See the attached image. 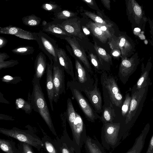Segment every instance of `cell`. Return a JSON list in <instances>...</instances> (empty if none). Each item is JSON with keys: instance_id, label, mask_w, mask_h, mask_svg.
<instances>
[{"instance_id": "cell-1", "label": "cell", "mask_w": 153, "mask_h": 153, "mask_svg": "<svg viewBox=\"0 0 153 153\" xmlns=\"http://www.w3.org/2000/svg\"><path fill=\"white\" fill-rule=\"evenodd\" d=\"M30 101L33 109L39 114L52 133L58 136L53 126L51 115L40 84V80L34 77Z\"/></svg>"}, {"instance_id": "cell-2", "label": "cell", "mask_w": 153, "mask_h": 153, "mask_svg": "<svg viewBox=\"0 0 153 153\" xmlns=\"http://www.w3.org/2000/svg\"><path fill=\"white\" fill-rule=\"evenodd\" d=\"M114 120L103 124L102 128V144L108 150L117 147L127 137L125 122H115Z\"/></svg>"}, {"instance_id": "cell-3", "label": "cell", "mask_w": 153, "mask_h": 153, "mask_svg": "<svg viewBox=\"0 0 153 153\" xmlns=\"http://www.w3.org/2000/svg\"><path fill=\"white\" fill-rule=\"evenodd\" d=\"M66 116L71 131L72 140L81 149L87 137L85 126L81 117L74 108L70 98L67 100Z\"/></svg>"}, {"instance_id": "cell-4", "label": "cell", "mask_w": 153, "mask_h": 153, "mask_svg": "<svg viewBox=\"0 0 153 153\" xmlns=\"http://www.w3.org/2000/svg\"><path fill=\"white\" fill-rule=\"evenodd\" d=\"M148 87L131 92L130 107L125 120L126 129L127 136L129 135L130 129L141 111L146 98Z\"/></svg>"}, {"instance_id": "cell-5", "label": "cell", "mask_w": 153, "mask_h": 153, "mask_svg": "<svg viewBox=\"0 0 153 153\" xmlns=\"http://www.w3.org/2000/svg\"><path fill=\"white\" fill-rule=\"evenodd\" d=\"M0 133L14 138L20 142L28 144L38 151H40L44 146L41 139L29 130H22L16 127L11 129L0 128Z\"/></svg>"}, {"instance_id": "cell-6", "label": "cell", "mask_w": 153, "mask_h": 153, "mask_svg": "<svg viewBox=\"0 0 153 153\" xmlns=\"http://www.w3.org/2000/svg\"><path fill=\"white\" fill-rule=\"evenodd\" d=\"M100 82L103 94L108 97L113 104L121 108L123 103V96L115 78L104 71L101 74Z\"/></svg>"}, {"instance_id": "cell-7", "label": "cell", "mask_w": 153, "mask_h": 153, "mask_svg": "<svg viewBox=\"0 0 153 153\" xmlns=\"http://www.w3.org/2000/svg\"><path fill=\"white\" fill-rule=\"evenodd\" d=\"M67 88L70 90L73 97L75 99L79 107L87 119L90 122L94 123L101 117L95 111L89 102L83 95L82 92L71 82L68 81Z\"/></svg>"}, {"instance_id": "cell-8", "label": "cell", "mask_w": 153, "mask_h": 153, "mask_svg": "<svg viewBox=\"0 0 153 153\" xmlns=\"http://www.w3.org/2000/svg\"><path fill=\"white\" fill-rule=\"evenodd\" d=\"M75 79L71 81L80 90L86 89L91 90L94 87L95 79L77 58H75Z\"/></svg>"}, {"instance_id": "cell-9", "label": "cell", "mask_w": 153, "mask_h": 153, "mask_svg": "<svg viewBox=\"0 0 153 153\" xmlns=\"http://www.w3.org/2000/svg\"><path fill=\"white\" fill-rule=\"evenodd\" d=\"M36 41L40 48L51 61L57 62V52L59 48L56 41L47 34L42 32L37 33Z\"/></svg>"}, {"instance_id": "cell-10", "label": "cell", "mask_w": 153, "mask_h": 153, "mask_svg": "<svg viewBox=\"0 0 153 153\" xmlns=\"http://www.w3.org/2000/svg\"><path fill=\"white\" fill-rule=\"evenodd\" d=\"M53 76L54 92L53 101L57 102L60 96L65 93L64 70L58 60L53 62Z\"/></svg>"}, {"instance_id": "cell-11", "label": "cell", "mask_w": 153, "mask_h": 153, "mask_svg": "<svg viewBox=\"0 0 153 153\" xmlns=\"http://www.w3.org/2000/svg\"><path fill=\"white\" fill-rule=\"evenodd\" d=\"M94 87L93 90L84 89L80 90L83 92L94 109L98 114L101 113L102 110V99L99 88L98 87V79L97 74H94Z\"/></svg>"}, {"instance_id": "cell-12", "label": "cell", "mask_w": 153, "mask_h": 153, "mask_svg": "<svg viewBox=\"0 0 153 153\" xmlns=\"http://www.w3.org/2000/svg\"><path fill=\"white\" fill-rule=\"evenodd\" d=\"M65 39L71 46L76 57L82 63L88 71L92 75L94 72L86 54L74 36H68Z\"/></svg>"}, {"instance_id": "cell-13", "label": "cell", "mask_w": 153, "mask_h": 153, "mask_svg": "<svg viewBox=\"0 0 153 153\" xmlns=\"http://www.w3.org/2000/svg\"><path fill=\"white\" fill-rule=\"evenodd\" d=\"M64 130L60 138H56L59 145L61 153H81V148L70 137L66 128V123H62Z\"/></svg>"}, {"instance_id": "cell-14", "label": "cell", "mask_w": 153, "mask_h": 153, "mask_svg": "<svg viewBox=\"0 0 153 153\" xmlns=\"http://www.w3.org/2000/svg\"><path fill=\"white\" fill-rule=\"evenodd\" d=\"M137 63L132 59L122 58L120 64L118 76L121 82L125 84L136 69Z\"/></svg>"}, {"instance_id": "cell-15", "label": "cell", "mask_w": 153, "mask_h": 153, "mask_svg": "<svg viewBox=\"0 0 153 153\" xmlns=\"http://www.w3.org/2000/svg\"><path fill=\"white\" fill-rule=\"evenodd\" d=\"M57 24L71 36H75L81 39L85 37V35L81 32L80 22L76 18L69 19Z\"/></svg>"}, {"instance_id": "cell-16", "label": "cell", "mask_w": 153, "mask_h": 153, "mask_svg": "<svg viewBox=\"0 0 153 153\" xmlns=\"http://www.w3.org/2000/svg\"><path fill=\"white\" fill-rule=\"evenodd\" d=\"M0 33L13 35L21 38L35 41L37 37V33L25 30L20 27L11 25L4 27H1Z\"/></svg>"}, {"instance_id": "cell-17", "label": "cell", "mask_w": 153, "mask_h": 153, "mask_svg": "<svg viewBox=\"0 0 153 153\" xmlns=\"http://www.w3.org/2000/svg\"><path fill=\"white\" fill-rule=\"evenodd\" d=\"M58 60L64 71L71 77L72 80L75 79L74 72L72 62L65 50L59 48L57 52Z\"/></svg>"}, {"instance_id": "cell-18", "label": "cell", "mask_w": 153, "mask_h": 153, "mask_svg": "<svg viewBox=\"0 0 153 153\" xmlns=\"http://www.w3.org/2000/svg\"><path fill=\"white\" fill-rule=\"evenodd\" d=\"M53 61H50V63H48L46 70V89L48 98L49 101L51 110L53 111V102L54 97V84L53 76Z\"/></svg>"}, {"instance_id": "cell-19", "label": "cell", "mask_w": 153, "mask_h": 153, "mask_svg": "<svg viewBox=\"0 0 153 153\" xmlns=\"http://www.w3.org/2000/svg\"><path fill=\"white\" fill-rule=\"evenodd\" d=\"M104 104L100 120L103 124L113 122L115 120L116 115L112 104L109 97H103Z\"/></svg>"}, {"instance_id": "cell-20", "label": "cell", "mask_w": 153, "mask_h": 153, "mask_svg": "<svg viewBox=\"0 0 153 153\" xmlns=\"http://www.w3.org/2000/svg\"><path fill=\"white\" fill-rule=\"evenodd\" d=\"M109 44L112 50H117L120 51L123 58L125 57L130 49V44L123 36L112 38Z\"/></svg>"}, {"instance_id": "cell-21", "label": "cell", "mask_w": 153, "mask_h": 153, "mask_svg": "<svg viewBox=\"0 0 153 153\" xmlns=\"http://www.w3.org/2000/svg\"><path fill=\"white\" fill-rule=\"evenodd\" d=\"M149 123L147 124L140 135L136 138L132 147L125 153H141L144 146L146 137L150 129Z\"/></svg>"}, {"instance_id": "cell-22", "label": "cell", "mask_w": 153, "mask_h": 153, "mask_svg": "<svg viewBox=\"0 0 153 153\" xmlns=\"http://www.w3.org/2000/svg\"><path fill=\"white\" fill-rule=\"evenodd\" d=\"M46 57L42 52L38 53L34 62L35 74L34 77L41 79L46 71L47 63Z\"/></svg>"}, {"instance_id": "cell-23", "label": "cell", "mask_w": 153, "mask_h": 153, "mask_svg": "<svg viewBox=\"0 0 153 153\" xmlns=\"http://www.w3.org/2000/svg\"><path fill=\"white\" fill-rule=\"evenodd\" d=\"M42 30L62 39H65L66 37L71 36L59 26L57 23L54 22L48 23L45 26L43 27Z\"/></svg>"}, {"instance_id": "cell-24", "label": "cell", "mask_w": 153, "mask_h": 153, "mask_svg": "<svg viewBox=\"0 0 153 153\" xmlns=\"http://www.w3.org/2000/svg\"><path fill=\"white\" fill-rule=\"evenodd\" d=\"M42 132L43 136L41 140L44 144L43 148L47 153H61L57 140L52 139L44 131Z\"/></svg>"}, {"instance_id": "cell-25", "label": "cell", "mask_w": 153, "mask_h": 153, "mask_svg": "<svg viewBox=\"0 0 153 153\" xmlns=\"http://www.w3.org/2000/svg\"><path fill=\"white\" fill-rule=\"evenodd\" d=\"M84 144L86 153H106L100 143L88 136Z\"/></svg>"}, {"instance_id": "cell-26", "label": "cell", "mask_w": 153, "mask_h": 153, "mask_svg": "<svg viewBox=\"0 0 153 153\" xmlns=\"http://www.w3.org/2000/svg\"><path fill=\"white\" fill-rule=\"evenodd\" d=\"M150 69V67H147L142 71L139 78L132 89L131 92L137 91L149 86L150 83L149 74Z\"/></svg>"}, {"instance_id": "cell-27", "label": "cell", "mask_w": 153, "mask_h": 153, "mask_svg": "<svg viewBox=\"0 0 153 153\" xmlns=\"http://www.w3.org/2000/svg\"><path fill=\"white\" fill-rule=\"evenodd\" d=\"M86 27L90 30L94 36L102 43H105L108 39L111 38L101 30L95 23L91 21L86 24Z\"/></svg>"}, {"instance_id": "cell-28", "label": "cell", "mask_w": 153, "mask_h": 153, "mask_svg": "<svg viewBox=\"0 0 153 153\" xmlns=\"http://www.w3.org/2000/svg\"><path fill=\"white\" fill-rule=\"evenodd\" d=\"M94 47L95 51L98 55L99 60L101 63L105 67L108 71L107 68L103 63V61L108 63L109 65L112 64V58L111 56L108 54L104 49L98 46L96 42H95Z\"/></svg>"}, {"instance_id": "cell-29", "label": "cell", "mask_w": 153, "mask_h": 153, "mask_svg": "<svg viewBox=\"0 0 153 153\" xmlns=\"http://www.w3.org/2000/svg\"><path fill=\"white\" fill-rule=\"evenodd\" d=\"M127 8L129 13L132 14L134 19L138 20L141 18L143 15L141 8L134 1H128Z\"/></svg>"}, {"instance_id": "cell-30", "label": "cell", "mask_w": 153, "mask_h": 153, "mask_svg": "<svg viewBox=\"0 0 153 153\" xmlns=\"http://www.w3.org/2000/svg\"><path fill=\"white\" fill-rule=\"evenodd\" d=\"M0 148L5 153H18V149L12 140L1 138Z\"/></svg>"}, {"instance_id": "cell-31", "label": "cell", "mask_w": 153, "mask_h": 153, "mask_svg": "<svg viewBox=\"0 0 153 153\" xmlns=\"http://www.w3.org/2000/svg\"><path fill=\"white\" fill-rule=\"evenodd\" d=\"M84 13L87 16L97 24L105 25L110 28L113 25L111 22L103 19L100 16L91 11L85 10Z\"/></svg>"}, {"instance_id": "cell-32", "label": "cell", "mask_w": 153, "mask_h": 153, "mask_svg": "<svg viewBox=\"0 0 153 153\" xmlns=\"http://www.w3.org/2000/svg\"><path fill=\"white\" fill-rule=\"evenodd\" d=\"M77 13L69 10H61L58 12L54 13V22L64 20H66L76 16Z\"/></svg>"}, {"instance_id": "cell-33", "label": "cell", "mask_w": 153, "mask_h": 153, "mask_svg": "<svg viewBox=\"0 0 153 153\" xmlns=\"http://www.w3.org/2000/svg\"><path fill=\"white\" fill-rule=\"evenodd\" d=\"M22 22L25 25L29 27H36L40 24L42 20L34 14L26 16L22 18Z\"/></svg>"}, {"instance_id": "cell-34", "label": "cell", "mask_w": 153, "mask_h": 153, "mask_svg": "<svg viewBox=\"0 0 153 153\" xmlns=\"http://www.w3.org/2000/svg\"><path fill=\"white\" fill-rule=\"evenodd\" d=\"M15 104L17 109H21L27 114H30L33 109L30 103L21 98L17 99Z\"/></svg>"}, {"instance_id": "cell-35", "label": "cell", "mask_w": 153, "mask_h": 153, "mask_svg": "<svg viewBox=\"0 0 153 153\" xmlns=\"http://www.w3.org/2000/svg\"><path fill=\"white\" fill-rule=\"evenodd\" d=\"M89 56L91 62L97 72L101 74L106 71L105 67L95 55L90 53H89Z\"/></svg>"}, {"instance_id": "cell-36", "label": "cell", "mask_w": 153, "mask_h": 153, "mask_svg": "<svg viewBox=\"0 0 153 153\" xmlns=\"http://www.w3.org/2000/svg\"><path fill=\"white\" fill-rule=\"evenodd\" d=\"M14 53L21 55H30L33 53L34 48L29 46H20L11 50Z\"/></svg>"}, {"instance_id": "cell-37", "label": "cell", "mask_w": 153, "mask_h": 153, "mask_svg": "<svg viewBox=\"0 0 153 153\" xmlns=\"http://www.w3.org/2000/svg\"><path fill=\"white\" fill-rule=\"evenodd\" d=\"M41 7L46 11L53 12L54 13L62 10L61 8L55 3L52 1L45 3L42 4Z\"/></svg>"}, {"instance_id": "cell-38", "label": "cell", "mask_w": 153, "mask_h": 153, "mask_svg": "<svg viewBox=\"0 0 153 153\" xmlns=\"http://www.w3.org/2000/svg\"><path fill=\"white\" fill-rule=\"evenodd\" d=\"M131 96H130L129 93L126 94L124 100L121 107V113L123 117L126 116L129 111L131 101Z\"/></svg>"}, {"instance_id": "cell-39", "label": "cell", "mask_w": 153, "mask_h": 153, "mask_svg": "<svg viewBox=\"0 0 153 153\" xmlns=\"http://www.w3.org/2000/svg\"><path fill=\"white\" fill-rule=\"evenodd\" d=\"M18 153H35L31 145L20 142L18 146Z\"/></svg>"}, {"instance_id": "cell-40", "label": "cell", "mask_w": 153, "mask_h": 153, "mask_svg": "<svg viewBox=\"0 0 153 153\" xmlns=\"http://www.w3.org/2000/svg\"><path fill=\"white\" fill-rule=\"evenodd\" d=\"M1 79L3 82L13 84H16L22 81V79L20 77H13L9 75L4 76L1 78Z\"/></svg>"}, {"instance_id": "cell-41", "label": "cell", "mask_w": 153, "mask_h": 153, "mask_svg": "<svg viewBox=\"0 0 153 153\" xmlns=\"http://www.w3.org/2000/svg\"><path fill=\"white\" fill-rule=\"evenodd\" d=\"M19 63L17 60L13 59L7 61H4L0 62V69L5 68L12 67Z\"/></svg>"}, {"instance_id": "cell-42", "label": "cell", "mask_w": 153, "mask_h": 153, "mask_svg": "<svg viewBox=\"0 0 153 153\" xmlns=\"http://www.w3.org/2000/svg\"><path fill=\"white\" fill-rule=\"evenodd\" d=\"M96 24L101 30L111 37L112 36L111 33L110 31V28L105 25Z\"/></svg>"}, {"instance_id": "cell-43", "label": "cell", "mask_w": 153, "mask_h": 153, "mask_svg": "<svg viewBox=\"0 0 153 153\" xmlns=\"http://www.w3.org/2000/svg\"><path fill=\"white\" fill-rule=\"evenodd\" d=\"M146 153H153V134L149 141L148 147Z\"/></svg>"}, {"instance_id": "cell-44", "label": "cell", "mask_w": 153, "mask_h": 153, "mask_svg": "<svg viewBox=\"0 0 153 153\" xmlns=\"http://www.w3.org/2000/svg\"><path fill=\"white\" fill-rule=\"evenodd\" d=\"M7 42V39L3 37L0 36V48L4 47L6 45Z\"/></svg>"}, {"instance_id": "cell-45", "label": "cell", "mask_w": 153, "mask_h": 153, "mask_svg": "<svg viewBox=\"0 0 153 153\" xmlns=\"http://www.w3.org/2000/svg\"><path fill=\"white\" fill-rule=\"evenodd\" d=\"M101 2L104 7L108 10H110V0H101Z\"/></svg>"}, {"instance_id": "cell-46", "label": "cell", "mask_w": 153, "mask_h": 153, "mask_svg": "<svg viewBox=\"0 0 153 153\" xmlns=\"http://www.w3.org/2000/svg\"><path fill=\"white\" fill-rule=\"evenodd\" d=\"M10 56L5 53H0V62L9 58Z\"/></svg>"}, {"instance_id": "cell-47", "label": "cell", "mask_w": 153, "mask_h": 153, "mask_svg": "<svg viewBox=\"0 0 153 153\" xmlns=\"http://www.w3.org/2000/svg\"><path fill=\"white\" fill-rule=\"evenodd\" d=\"M82 1L87 4L89 6L94 7L95 6L94 1L93 0H83Z\"/></svg>"}, {"instance_id": "cell-48", "label": "cell", "mask_w": 153, "mask_h": 153, "mask_svg": "<svg viewBox=\"0 0 153 153\" xmlns=\"http://www.w3.org/2000/svg\"><path fill=\"white\" fill-rule=\"evenodd\" d=\"M120 51L117 50H113L111 51L112 55L115 57H117L119 56L120 54Z\"/></svg>"}, {"instance_id": "cell-49", "label": "cell", "mask_w": 153, "mask_h": 153, "mask_svg": "<svg viewBox=\"0 0 153 153\" xmlns=\"http://www.w3.org/2000/svg\"><path fill=\"white\" fill-rule=\"evenodd\" d=\"M82 29L84 33L86 35L90 34V32L89 29L85 26H82Z\"/></svg>"}, {"instance_id": "cell-50", "label": "cell", "mask_w": 153, "mask_h": 153, "mask_svg": "<svg viewBox=\"0 0 153 153\" xmlns=\"http://www.w3.org/2000/svg\"><path fill=\"white\" fill-rule=\"evenodd\" d=\"M138 36L141 39L143 40L145 39V37L143 34H139Z\"/></svg>"}, {"instance_id": "cell-51", "label": "cell", "mask_w": 153, "mask_h": 153, "mask_svg": "<svg viewBox=\"0 0 153 153\" xmlns=\"http://www.w3.org/2000/svg\"><path fill=\"white\" fill-rule=\"evenodd\" d=\"M134 31L136 32H139L140 31V29L139 28L137 27L134 28Z\"/></svg>"}, {"instance_id": "cell-52", "label": "cell", "mask_w": 153, "mask_h": 153, "mask_svg": "<svg viewBox=\"0 0 153 153\" xmlns=\"http://www.w3.org/2000/svg\"><path fill=\"white\" fill-rule=\"evenodd\" d=\"M47 22L45 21L44 20L43 22H42V25L44 27L47 24Z\"/></svg>"}, {"instance_id": "cell-53", "label": "cell", "mask_w": 153, "mask_h": 153, "mask_svg": "<svg viewBox=\"0 0 153 153\" xmlns=\"http://www.w3.org/2000/svg\"><path fill=\"white\" fill-rule=\"evenodd\" d=\"M145 43L146 44H147L148 43V41L147 40H145Z\"/></svg>"}, {"instance_id": "cell-54", "label": "cell", "mask_w": 153, "mask_h": 153, "mask_svg": "<svg viewBox=\"0 0 153 153\" xmlns=\"http://www.w3.org/2000/svg\"><path fill=\"white\" fill-rule=\"evenodd\" d=\"M152 100H153V97L152 98Z\"/></svg>"}]
</instances>
